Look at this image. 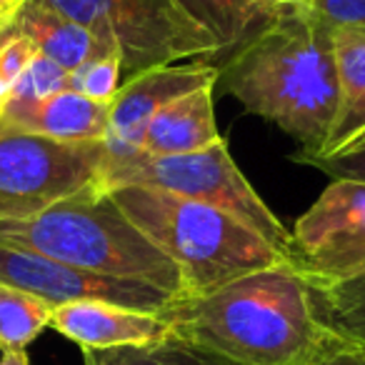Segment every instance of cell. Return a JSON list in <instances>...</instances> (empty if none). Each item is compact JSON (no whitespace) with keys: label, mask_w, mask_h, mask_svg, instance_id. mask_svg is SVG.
<instances>
[{"label":"cell","mask_w":365,"mask_h":365,"mask_svg":"<svg viewBox=\"0 0 365 365\" xmlns=\"http://www.w3.org/2000/svg\"><path fill=\"white\" fill-rule=\"evenodd\" d=\"M218 81L245 110L298 143L295 163L318 155L338 110L333 28L298 0L288 3L218 68Z\"/></svg>","instance_id":"1"},{"label":"cell","mask_w":365,"mask_h":365,"mask_svg":"<svg viewBox=\"0 0 365 365\" xmlns=\"http://www.w3.org/2000/svg\"><path fill=\"white\" fill-rule=\"evenodd\" d=\"M160 315L180 340L243 365H308L330 338L288 260L200 298H175Z\"/></svg>","instance_id":"2"},{"label":"cell","mask_w":365,"mask_h":365,"mask_svg":"<svg viewBox=\"0 0 365 365\" xmlns=\"http://www.w3.org/2000/svg\"><path fill=\"white\" fill-rule=\"evenodd\" d=\"M110 198L133 225L175 263L182 298H200L285 255L235 215L155 188L125 185Z\"/></svg>","instance_id":"3"},{"label":"cell","mask_w":365,"mask_h":365,"mask_svg":"<svg viewBox=\"0 0 365 365\" xmlns=\"http://www.w3.org/2000/svg\"><path fill=\"white\" fill-rule=\"evenodd\" d=\"M0 245L91 273L148 283L173 298H182V278L175 263L103 190L73 195L31 220H0Z\"/></svg>","instance_id":"4"},{"label":"cell","mask_w":365,"mask_h":365,"mask_svg":"<svg viewBox=\"0 0 365 365\" xmlns=\"http://www.w3.org/2000/svg\"><path fill=\"white\" fill-rule=\"evenodd\" d=\"M125 185L155 188L163 193L180 195L195 203L213 205L218 210L235 215L245 225L263 235L273 248L288 258L290 233L280 218L255 193L248 178L235 165L228 143L220 140L213 148L185 155L150 158L143 153L130 155H106L101 173V190L110 193Z\"/></svg>","instance_id":"5"},{"label":"cell","mask_w":365,"mask_h":365,"mask_svg":"<svg viewBox=\"0 0 365 365\" xmlns=\"http://www.w3.org/2000/svg\"><path fill=\"white\" fill-rule=\"evenodd\" d=\"M120 53L123 78L178 61L215 66V41L178 0H46Z\"/></svg>","instance_id":"6"},{"label":"cell","mask_w":365,"mask_h":365,"mask_svg":"<svg viewBox=\"0 0 365 365\" xmlns=\"http://www.w3.org/2000/svg\"><path fill=\"white\" fill-rule=\"evenodd\" d=\"M106 155V140L0 133V220H31L73 195L101 190Z\"/></svg>","instance_id":"7"},{"label":"cell","mask_w":365,"mask_h":365,"mask_svg":"<svg viewBox=\"0 0 365 365\" xmlns=\"http://www.w3.org/2000/svg\"><path fill=\"white\" fill-rule=\"evenodd\" d=\"M0 283L38 295L53 308L78 300H103L143 313H163L175 300L170 293L148 283L91 273L28 250L3 248V245H0Z\"/></svg>","instance_id":"8"},{"label":"cell","mask_w":365,"mask_h":365,"mask_svg":"<svg viewBox=\"0 0 365 365\" xmlns=\"http://www.w3.org/2000/svg\"><path fill=\"white\" fill-rule=\"evenodd\" d=\"M218 83V68L203 61L160 66L120 83L108 110V155H130L140 148L150 118L175 98Z\"/></svg>","instance_id":"9"},{"label":"cell","mask_w":365,"mask_h":365,"mask_svg":"<svg viewBox=\"0 0 365 365\" xmlns=\"http://www.w3.org/2000/svg\"><path fill=\"white\" fill-rule=\"evenodd\" d=\"M51 328L81 345V350L145 348L168 335L160 313H143L103 300L58 305L53 308Z\"/></svg>","instance_id":"10"},{"label":"cell","mask_w":365,"mask_h":365,"mask_svg":"<svg viewBox=\"0 0 365 365\" xmlns=\"http://www.w3.org/2000/svg\"><path fill=\"white\" fill-rule=\"evenodd\" d=\"M110 103L86 98L76 91H61L43 101H8L0 133H31L63 143L106 140Z\"/></svg>","instance_id":"11"},{"label":"cell","mask_w":365,"mask_h":365,"mask_svg":"<svg viewBox=\"0 0 365 365\" xmlns=\"http://www.w3.org/2000/svg\"><path fill=\"white\" fill-rule=\"evenodd\" d=\"M335 36V68H338V110L318 155L310 160L350 155L365 148V33L333 31Z\"/></svg>","instance_id":"12"},{"label":"cell","mask_w":365,"mask_h":365,"mask_svg":"<svg viewBox=\"0 0 365 365\" xmlns=\"http://www.w3.org/2000/svg\"><path fill=\"white\" fill-rule=\"evenodd\" d=\"M213 108V86L198 88L188 96L175 98L150 118L135 153L150 158L185 155L213 148L220 143Z\"/></svg>","instance_id":"13"},{"label":"cell","mask_w":365,"mask_h":365,"mask_svg":"<svg viewBox=\"0 0 365 365\" xmlns=\"http://www.w3.org/2000/svg\"><path fill=\"white\" fill-rule=\"evenodd\" d=\"M360 233H365V182L333 180L290 230L288 258Z\"/></svg>","instance_id":"14"},{"label":"cell","mask_w":365,"mask_h":365,"mask_svg":"<svg viewBox=\"0 0 365 365\" xmlns=\"http://www.w3.org/2000/svg\"><path fill=\"white\" fill-rule=\"evenodd\" d=\"M13 33L26 36L41 56L51 58L68 73L78 71L101 56L118 53L110 43L101 41L96 33L83 28L81 23L66 18L61 11L48 6L46 0H28L18 16Z\"/></svg>","instance_id":"15"},{"label":"cell","mask_w":365,"mask_h":365,"mask_svg":"<svg viewBox=\"0 0 365 365\" xmlns=\"http://www.w3.org/2000/svg\"><path fill=\"white\" fill-rule=\"evenodd\" d=\"M218 46L215 68L243 51L280 13L278 0H178Z\"/></svg>","instance_id":"16"},{"label":"cell","mask_w":365,"mask_h":365,"mask_svg":"<svg viewBox=\"0 0 365 365\" xmlns=\"http://www.w3.org/2000/svg\"><path fill=\"white\" fill-rule=\"evenodd\" d=\"M310 290L333 288L365 275V233L328 243L305 255L285 258Z\"/></svg>","instance_id":"17"},{"label":"cell","mask_w":365,"mask_h":365,"mask_svg":"<svg viewBox=\"0 0 365 365\" xmlns=\"http://www.w3.org/2000/svg\"><path fill=\"white\" fill-rule=\"evenodd\" d=\"M83 365H243L173 335L145 348L83 350Z\"/></svg>","instance_id":"18"},{"label":"cell","mask_w":365,"mask_h":365,"mask_svg":"<svg viewBox=\"0 0 365 365\" xmlns=\"http://www.w3.org/2000/svg\"><path fill=\"white\" fill-rule=\"evenodd\" d=\"M53 305L33 293L0 283V350H26L46 328H51Z\"/></svg>","instance_id":"19"},{"label":"cell","mask_w":365,"mask_h":365,"mask_svg":"<svg viewBox=\"0 0 365 365\" xmlns=\"http://www.w3.org/2000/svg\"><path fill=\"white\" fill-rule=\"evenodd\" d=\"M310 298L315 318L328 333L365 345V275L333 288L310 290Z\"/></svg>","instance_id":"20"},{"label":"cell","mask_w":365,"mask_h":365,"mask_svg":"<svg viewBox=\"0 0 365 365\" xmlns=\"http://www.w3.org/2000/svg\"><path fill=\"white\" fill-rule=\"evenodd\" d=\"M61 91H71V73L38 53L8 91V101H43Z\"/></svg>","instance_id":"21"},{"label":"cell","mask_w":365,"mask_h":365,"mask_svg":"<svg viewBox=\"0 0 365 365\" xmlns=\"http://www.w3.org/2000/svg\"><path fill=\"white\" fill-rule=\"evenodd\" d=\"M120 53H108L71 73V91L101 103H110L120 88Z\"/></svg>","instance_id":"22"},{"label":"cell","mask_w":365,"mask_h":365,"mask_svg":"<svg viewBox=\"0 0 365 365\" xmlns=\"http://www.w3.org/2000/svg\"><path fill=\"white\" fill-rule=\"evenodd\" d=\"M333 31L365 33V0H298Z\"/></svg>","instance_id":"23"},{"label":"cell","mask_w":365,"mask_h":365,"mask_svg":"<svg viewBox=\"0 0 365 365\" xmlns=\"http://www.w3.org/2000/svg\"><path fill=\"white\" fill-rule=\"evenodd\" d=\"M38 56V48L21 33H11L0 43V88L11 91L13 83L21 78V73L28 68V63Z\"/></svg>","instance_id":"24"},{"label":"cell","mask_w":365,"mask_h":365,"mask_svg":"<svg viewBox=\"0 0 365 365\" xmlns=\"http://www.w3.org/2000/svg\"><path fill=\"white\" fill-rule=\"evenodd\" d=\"M308 365H365V345L340 340L330 333V338Z\"/></svg>","instance_id":"25"},{"label":"cell","mask_w":365,"mask_h":365,"mask_svg":"<svg viewBox=\"0 0 365 365\" xmlns=\"http://www.w3.org/2000/svg\"><path fill=\"white\" fill-rule=\"evenodd\" d=\"M310 168H318L325 175L335 178V180H358L365 182V148L350 155H338L328 158V160H310L305 163Z\"/></svg>","instance_id":"26"},{"label":"cell","mask_w":365,"mask_h":365,"mask_svg":"<svg viewBox=\"0 0 365 365\" xmlns=\"http://www.w3.org/2000/svg\"><path fill=\"white\" fill-rule=\"evenodd\" d=\"M28 0H0V38H8Z\"/></svg>","instance_id":"27"},{"label":"cell","mask_w":365,"mask_h":365,"mask_svg":"<svg viewBox=\"0 0 365 365\" xmlns=\"http://www.w3.org/2000/svg\"><path fill=\"white\" fill-rule=\"evenodd\" d=\"M0 365H31L26 350H16V353H3L0 355Z\"/></svg>","instance_id":"28"},{"label":"cell","mask_w":365,"mask_h":365,"mask_svg":"<svg viewBox=\"0 0 365 365\" xmlns=\"http://www.w3.org/2000/svg\"><path fill=\"white\" fill-rule=\"evenodd\" d=\"M6 103H8V91L0 88V118H3V110H6Z\"/></svg>","instance_id":"29"},{"label":"cell","mask_w":365,"mask_h":365,"mask_svg":"<svg viewBox=\"0 0 365 365\" xmlns=\"http://www.w3.org/2000/svg\"><path fill=\"white\" fill-rule=\"evenodd\" d=\"M280 6H288V3H295V0H278Z\"/></svg>","instance_id":"30"},{"label":"cell","mask_w":365,"mask_h":365,"mask_svg":"<svg viewBox=\"0 0 365 365\" xmlns=\"http://www.w3.org/2000/svg\"><path fill=\"white\" fill-rule=\"evenodd\" d=\"M3 41H6V38H0V43H3Z\"/></svg>","instance_id":"31"}]
</instances>
